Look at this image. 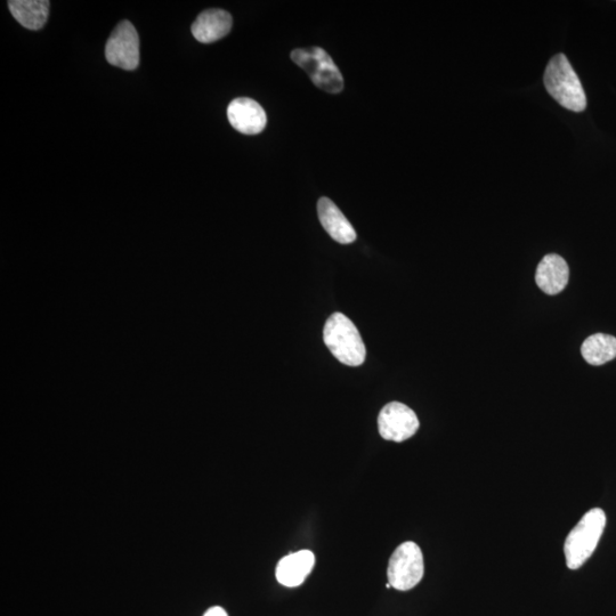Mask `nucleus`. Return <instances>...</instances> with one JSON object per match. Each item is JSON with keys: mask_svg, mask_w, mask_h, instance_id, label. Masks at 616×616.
Instances as JSON below:
<instances>
[{"mask_svg": "<svg viewBox=\"0 0 616 616\" xmlns=\"http://www.w3.org/2000/svg\"><path fill=\"white\" fill-rule=\"evenodd\" d=\"M315 565V556L310 550H301L283 557L277 566V580L282 586L295 588L303 585Z\"/></svg>", "mask_w": 616, "mask_h": 616, "instance_id": "nucleus-12", "label": "nucleus"}, {"mask_svg": "<svg viewBox=\"0 0 616 616\" xmlns=\"http://www.w3.org/2000/svg\"><path fill=\"white\" fill-rule=\"evenodd\" d=\"M319 220L323 229L328 232L330 237L342 243L350 245L356 240V232L346 216L329 198L323 197L318 202Z\"/></svg>", "mask_w": 616, "mask_h": 616, "instance_id": "nucleus-11", "label": "nucleus"}, {"mask_svg": "<svg viewBox=\"0 0 616 616\" xmlns=\"http://www.w3.org/2000/svg\"><path fill=\"white\" fill-rule=\"evenodd\" d=\"M606 526L603 509L594 508L583 516L574 526L564 543L566 565L570 570H578L594 554Z\"/></svg>", "mask_w": 616, "mask_h": 616, "instance_id": "nucleus-3", "label": "nucleus"}, {"mask_svg": "<svg viewBox=\"0 0 616 616\" xmlns=\"http://www.w3.org/2000/svg\"><path fill=\"white\" fill-rule=\"evenodd\" d=\"M570 269L565 259L556 254L542 258L537 273L536 282L543 293L554 296L566 288L569 283Z\"/></svg>", "mask_w": 616, "mask_h": 616, "instance_id": "nucleus-9", "label": "nucleus"}, {"mask_svg": "<svg viewBox=\"0 0 616 616\" xmlns=\"http://www.w3.org/2000/svg\"><path fill=\"white\" fill-rule=\"evenodd\" d=\"M419 426L415 411L400 402L388 403L379 413V434L386 441H407L418 432Z\"/></svg>", "mask_w": 616, "mask_h": 616, "instance_id": "nucleus-7", "label": "nucleus"}, {"mask_svg": "<svg viewBox=\"0 0 616 616\" xmlns=\"http://www.w3.org/2000/svg\"><path fill=\"white\" fill-rule=\"evenodd\" d=\"M324 344L345 366L359 367L366 361L367 350L355 324L342 313L330 316L323 329Z\"/></svg>", "mask_w": 616, "mask_h": 616, "instance_id": "nucleus-2", "label": "nucleus"}, {"mask_svg": "<svg viewBox=\"0 0 616 616\" xmlns=\"http://www.w3.org/2000/svg\"><path fill=\"white\" fill-rule=\"evenodd\" d=\"M204 616H229L228 613L225 612L224 609H222V607H212V609H209Z\"/></svg>", "mask_w": 616, "mask_h": 616, "instance_id": "nucleus-15", "label": "nucleus"}, {"mask_svg": "<svg viewBox=\"0 0 616 616\" xmlns=\"http://www.w3.org/2000/svg\"><path fill=\"white\" fill-rule=\"evenodd\" d=\"M581 354L591 366H603L616 358V338L605 334L590 336L583 342Z\"/></svg>", "mask_w": 616, "mask_h": 616, "instance_id": "nucleus-14", "label": "nucleus"}, {"mask_svg": "<svg viewBox=\"0 0 616 616\" xmlns=\"http://www.w3.org/2000/svg\"><path fill=\"white\" fill-rule=\"evenodd\" d=\"M425 563L417 543L408 541L397 547L388 563L387 577L392 588L408 591L423 580Z\"/></svg>", "mask_w": 616, "mask_h": 616, "instance_id": "nucleus-5", "label": "nucleus"}, {"mask_svg": "<svg viewBox=\"0 0 616 616\" xmlns=\"http://www.w3.org/2000/svg\"><path fill=\"white\" fill-rule=\"evenodd\" d=\"M298 67H301L313 84L330 94H338L344 89V78L331 56L320 47L298 48L291 53Z\"/></svg>", "mask_w": 616, "mask_h": 616, "instance_id": "nucleus-4", "label": "nucleus"}, {"mask_svg": "<svg viewBox=\"0 0 616 616\" xmlns=\"http://www.w3.org/2000/svg\"><path fill=\"white\" fill-rule=\"evenodd\" d=\"M105 58L112 66L132 71L140 64V38L133 24L123 21L113 30L107 46Z\"/></svg>", "mask_w": 616, "mask_h": 616, "instance_id": "nucleus-6", "label": "nucleus"}, {"mask_svg": "<svg viewBox=\"0 0 616 616\" xmlns=\"http://www.w3.org/2000/svg\"><path fill=\"white\" fill-rule=\"evenodd\" d=\"M386 588L391 589L392 588L391 583H387Z\"/></svg>", "mask_w": 616, "mask_h": 616, "instance_id": "nucleus-16", "label": "nucleus"}, {"mask_svg": "<svg viewBox=\"0 0 616 616\" xmlns=\"http://www.w3.org/2000/svg\"><path fill=\"white\" fill-rule=\"evenodd\" d=\"M233 26L230 13L223 10L202 12L192 24V35L202 44H212L229 35Z\"/></svg>", "mask_w": 616, "mask_h": 616, "instance_id": "nucleus-10", "label": "nucleus"}, {"mask_svg": "<svg viewBox=\"0 0 616 616\" xmlns=\"http://www.w3.org/2000/svg\"><path fill=\"white\" fill-rule=\"evenodd\" d=\"M228 118L232 127L245 135L262 133L267 123L262 105L248 97H240L230 103Z\"/></svg>", "mask_w": 616, "mask_h": 616, "instance_id": "nucleus-8", "label": "nucleus"}, {"mask_svg": "<svg viewBox=\"0 0 616 616\" xmlns=\"http://www.w3.org/2000/svg\"><path fill=\"white\" fill-rule=\"evenodd\" d=\"M50 2L47 0H11L8 7L22 27L39 30L45 26L50 14Z\"/></svg>", "mask_w": 616, "mask_h": 616, "instance_id": "nucleus-13", "label": "nucleus"}, {"mask_svg": "<svg viewBox=\"0 0 616 616\" xmlns=\"http://www.w3.org/2000/svg\"><path fill=\"white\" fill-rule=\"evenodd\" d=\"M547 92L563 108L583 112L587 108V97L577 72L564 54L550 60L543 77Z\"/></svg>", "mask_w": 616, "mask_h": 616, "instance_id": "nucleus-1", "label": "nucleus"}]
</instances>
